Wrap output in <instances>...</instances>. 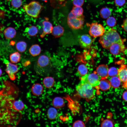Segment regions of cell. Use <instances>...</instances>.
Masks as SVG:
<instances>
[{"mask_svg":"<svg viewBox=\"0 0 127 127\" xmlns=\"http://www.w3.org/2000/svg\"><path fill=\"white\" fill-rule=\"evenodd\" d=\"M123 40L116 30L111 28L105 32L100 37L99 41L103 48L109 49L113 44Z\"/></svg>","mask_w":127,"mask_h":127,"instance_id":"6da1fadb","label":"cell"},{"mask_svg":"<svg viewBox=\"0 0 127 127\" xmlns=\"http://www.w3.org/2000/svg\"><path fill=\"white\" fill-rule=\"evenodd\" d=\"M93 87L86 83L80 82L76 86V89L78 95L87 100L93 98L95 95Z\"/></svg>","mask_w":127,"mask_h":127,"instance_id":"7a4b0ae2","label":"cell"},{"mask_svg":"<svg viewBox=\"0 0 127 127\" xmlns=\"http://www.w3.org/2000/svg\"><path fill=\"white\" fill-rule=\"evenodd\" d=\"M67 23L69 26L73 29H82L83 27L84 21V16L74 15L71 12L69 14L67 19Z\"/></svg>","mask_w":127,"mask_h":127,"instance_id":"3957f363","label":"cell"},{"mask_svg":"<svg viewBox=\"0 0 127 127\" xmlns=\"http://www.w3.org/2000/svg\"><path fill=\"white\" fill-rule=\"evenodd\" d=\"M42 7V6L38 2L33 1L24 5L23 8L29 16L37 18L38 17Z\"/></svg>","mask_w":127,"mask_h":127,"instance_id":"277c9868","label":"cell"},{"mask_svg":"<svg viewBox=\"0 0 127 127\" xmlns=\"http://www.w3.org/2000/svg\"><path fill=\"white\" fill-rule=\"evenodd\" d=\"M87 24L90 27L89 31V34L94 38L101 37L105 32L103 26L97 22L92 23L91 24L87 23Z\"/></svg>","mask_w":127,"mask_h":127,"instance_id":"5b68a950","label":"cell"},{"mask_svg":"<svg viewBox=\"0 0 127 127\" xmlns=\"http://www.w3.org/2000/svg\"><path fill=\"white\" fill-rule=\"evenodd\" d=\"M99 76L96 71L92 73L82 76L80 78L81 82L86 83L93 87L98 86L100 80Z\"/></svg>","mask_w":127,"mask_h":127,"instance_id":"8992f818","label":"cell"},{"mask_svg":"<svg viewBox=\"0 0 127 127\" xmlns=\"http://www.w3.org/2000/svg\"><path fill=\"white\" fill-rule=\"evenodd\" d=\"M126 47L123 40L115 43L112 44L109 49L110 53L114 55H116L123 52Z\"/></svg>","mask_w":127,"mask_h":127,"instance_id":"52a82bcc","label":"cell"},{"mask_svg":"<svg viewBox=\"0 0 127 127\" xmlns=\"http://www.w3.org/2000/svg\"><path fill=\"white\" fill-rule=\"evenodd\" d=\"M6 71L11 80H13L16 79L15 74L18 71L17 66L9 62L6 63Z\"/></svg>","mask_w":127,"mask_h":127,"instance_id":"ba28073f","label":"cell"},{"mask_svg":"<svg viewBox=\"0 0 127 127\" xmlns=\"http://www.w3.org/2000/svg\"><path fill=\"white\" fill-rule=\"evenodd\" d=\"M79 41L81 47L85 49L89 48L93 42L91 36L88 34L82 35L80 37Z\"/></svg>","mask_w":127,"mask_h":127,"instance_id":"9c48e42d","label":"cell"},{"mask_svg":"<svg viewBox=\"0 0 127 127\" xmlns=\"http://www.w3.org/2000/svg\"><path fill=\"white\" fill-rule=\"evenodd\" d=\"M108 70L107 65L102 64L99 65L97 67L96 71L101 79H107L108 76Z\"/></svg>","mask_w":127,"mask_h":127,"instance_id":"30bf717a","label":"cell"},{"mask_svg":"<svg viewBox=\"0 0 127 127\" xmlns=\"http://www.w3.org/2000/svg\"><path fill=\"white\" fill-rule=\"evenodd\" d=\"M118 75L121 81L123 83L127 81V65H121L118 70Z\"/></svg>","mask_w":127,"mask_h":127,"instance_id":"8fae6325","label":"cell"},{"mask_svg":"<svg viewBox=\"0 0 127 127\" xmlns=\"http://www.w3.org/2000/svg\"><path fill=\"white\" fill-rule=\"evenodd\" d=\"M42 24L43 32L40 35V37L42 38L44 37L46 34L52 33L53 28L52 24L48 20L44 21Z\"/></svg>","mask_w":127,"mask_h":127,"instance_id":"7c38bea8","label":"cell"},{"mask_svg":"<svg viewBox=\"0 0 127 127\" xmlns=\"http://www.w3.org/2000/svg\"><path fill=\"white\" fill-rule=\"evenodd\" d=\"M50 59L49 57L45 55L40 56L37 61V65L39 67L43 68L48 66L50 63Z\"/></svg>","mask_w":127,"mask_h":127,"instance_id":"4fadbf2b","label":"cell"},{"mask_svg":"<svg viewBox=\"0 0 127 127\" xmlns=\"http://www.w3.org/2000/svg\"><path fill=\"white\" fill-rule=\"evenodd\" d=\"M44 88L42 85L39 83H36L32 86L31 91L33 95L36 96H39L43 93Z\"/></svg>","mask_w":127,"mask_h":127,"instance_id":"5bb4252c","label":"cell"},{"mask_svg":"<svg viewBox=\"0 0 127 127\" xmlns=\"http://www.w3.org/2000/svg\"><path fill=\"white\" fill-rule=\"evenodd\" d=\"M4 34L6 39H11L16 36V31L14 28L11 27H8L4 30Z\"/></svg>","mask_w":127,"mask_h":127,"instance_id":"9a60e30c","label":"cell"},{"mask_svg":"<svg viewBox=\"0 0 127 127\" xmlns=\"http://www.w3.org/2000/svg\"><path fill=\"white\" fill-rule=\"evenodd\" d=\"M98 86L99 88L103 91L108 90L111 86L110 81L107 79H101Z\"/></svg>","mask_w":127,"mask_h":127,"instance_id":"2e32d148","label":"cell"},{"mask_svg":"<svg viewBox=\"0 0 127 127\" xmlns=\"http://www.w3.org/2000/svg\"><path fill=\"white\" fill-rule=\"evenodd\" d=\"M24 104L23 102L20 100H13L12 103V107L14 110L19 112L23 110L24 108Z\"/></svg>","mask_w":127,"mask_h":127,"instance_id":"e0dca14e","label":"cell"},{"mask_svg":"<svg viewBox=\"0 0 127 127\" xmlns=\"http://www.w3.org/2000/svg\"><path fill=\"white\" fill-rule=\"evenodd\" d=\"M64 32L63 28L60 25L54 26L52 32V35L55 38L60 37L63 35Z\"/></svg>","mask_w":127,"mask_h":127,"instance_id":"ac0fdd59","label":"cell"},{"mask_svg":"<svg viewBox=\"0 0 127 127\" xmlns=\"http://www.w3.org/2000/svg\"><path fill=\"white\" fill-rule=\"evenodd\" d=\"M52 104L56 108H60L64 105V100L62 98L57 97L54 98L52 101Z\"/></svg>","mask_w":127,"mask_h":127,"instance_id":"d6986e66","label":"cell"},{"mask_svg":"<svg viewBox=\"0 0 127 127\" xmlns=\"http://www.w3.org/2000/svg\"><path fill=\"white\" fill-rule=\"evenodd\" d=\"M30 53L32 56H35L39 55L41 52V48L38 44L32 45L29 49Z\"/></svg>","mask_w":127,"mask_h":127,"instance_id":"ffe728a7","label":"cell"},{"mask_svg":"<svg viewBox=\"0 0 127 127\" xmlns=\"http://www.w3.org/2000/svg\"><path fill=\"white\" fill-rule=\"evenodd\" d=\"M54 80L51 77L48 76L45 78L43 80V83L44 87L47 88L52 87L54 83Z\"/></svg>","mask_w":127,"mask_h":127,"instance_id":"44dd1931","label":"cell"},{"mask_svg":"<svg viewBox=\"0 0 127 127\" xmlns=\"http://www.w3.org/2000/svg\"><path fill=\"white\" fill-rule=\"evenodd\" d=\"M58 111L54 107H51L48 110L47 115L48 119L51 120L55 119L58 115Z\"/></svg>","mask_w":127,"mask_h":127,"instance_id":"7402d4cb","label":"cell"},{"mask_svg":"<svg viewBox=\"0 0 127 127\" xmlns=\"http://www.w3.org/2000/svg\"><path fill=\"white\" fill-rule=\"evenodd\" d=\"M21 55L18 52H15L11 54L9 59L11 62L13 64L17 63L20 61Z\"/></svg>","mask_w":127,"mask_h":127,"instance_id":"603a6c76","label":"cell"},{"mask_svg":"<svg viewBox=\"0 0 127 127\" xmlns=\"http://www.w3.org/2000/svg\"><path fill=\"white\" fill-rule=\"evenodd\" d=\"M110 81L111 86L114 88L118 87L120 85V80L118 77L116 76L112 77Z\"/></svg>","mask_w":127,"mask_h":127,"instance_id":"cb8c5ba5","label":"cell"},{"mask_svg":"<svg viewBox=\"0 0 127 127\" xmlns=\"http://www.w3.org/2000/svg\"><path fill=\"white\" fill-rule=\"evenodd\" d=\"M111 12L108 8L104 7L102 8L100 11L101 17L103 19H107L111 15Z\"/></svg>","mask_w":127,"mask_h":127,"instance_id":"d4e9b609","label":"cell"},{"mask_svg":"<svg viewBox=\"0 0 127 127\" xmlns=\"http://www.w3.org/2000/svg\"><path fill=\"white\" fill-rule=\"evenodd\" d=\"M27 47V44L26 42L20 41L17 42L16 48L18 51L20 52H24L26 50Z\"/></svg>","mask_w":127,"mask_h":127,"instance_id":"484cf974","label":"cell"},{"mask_svg":"<svg viewBox=\"0 0 127 127\" xmlns=\"http://www.w3.org/2000/svg\"><path fill=\"white\" fill-rule=\"evenodd\" d=\"M71 12L75 16H80L83 15V8L81 7L74 6Z\"/></svg>","mask_w":127,"mask_h":127,"instance_id":"4316f807","label":"cell"},{"mask_svg":"<svg viewBox=\"0 0 127 127\" xmlns=\"http://www.w3.org/2000/svg\"><path fill=\"white\" fill-rule=\"evenodd\" d=\"M26 31L29 35L33 36H36L37 34L38 30L36 26H32L26 29Z\"/></svg>","mask_w":127,"mask_h":127,"instance_id":"83f0119b","label":"cell"},{"mask_svg":"<svg viewBox=\"0 0 127 127\" xmlns=\"http://www.w3.org/2000/svg\"><path fill=\"white\" fill-rule=\"evenodd\" d=\"M78 71L79 73L82 76L87 74L88 70L87 67L84 64H81L78 67Z\"/></svg>","mask_w":127,"mask_h":127,"instance_id":"f1b7e54d","label":"cell"},{"mask_svg":"<svg viewBox=\"0 0 127 127\" xmlns=\"http://www.w3.org/2000/svg\"><path fill=\"white\" fill-rule=\"evenodd\" d=\"M107 25L108 26L112 27L116 24L117 21L115 18L113 17H109L107 19L106 21Z\"/></svg>","mask_w":127,"mask_h":127,"instance_id":"f546056e","label":"cell"},{"mask_svg":"<svg viewBox=\"0 0 127 127\" xmlns=\"http://www.w3.org/2000/svg\"><path fill=\"white\" fill-rule=\"evenodd\" d=\"M108 76L112 77L116 76L118 75V70L115 67H112L109 69Z\"/></svg>","mask_w":127,"mask_h":127,"instance_id":"4dcf8cb0","label":"cell"},{"mask_svg":"<svg viewBox=\"0 0 127 127\" xmlns=\"http://www.w3.org/2000/svg\"><path fill=\"white\" fill-rule=\"evenodd\" d=\"M101 127H113L114 125L112 122L111 120L106 119L103 120L101 124Z\"/></svg>","mask_w":127,"mask_h":127,"instance_id":"1f68e13d","label":"cell"},{"mask_svg":"<svg viewBox=\"0 0 127 127\" xmlns=\"http://www.w3.org/2000/svg\"><path fill=\"white\" fill-rule=\"evenodd\" d=\"M11 4L14 8H17L21 6L22 2L21 0H11Z\"/></svg>","mask_w":127,"mask_h":127,"instance_id":"d6a6232c","label":"cell"},{"mask_svg":"<svg viewBox=\"0 0 127 127\" xmlns=\"http://www.w3.org/2000/svg\"><path fill=\"white\" fill-rule=\"evenodd\" d=\"M84 0H73L72 3L74 6L81 7L83 4Z\"/></svg>","mask_w":127,"mask_h":127,"instance_id":"836d02e7","label":"cell"},{"mask_svg":"<svg viewBox=\"0 0 127 127\" xmlns=\"http://www.w3.org/2000/svg\"><path fill=\"white\" fill-rule=\"evenodd\" d=\"M73 127H85V125L82 121L78 120L75 122L73 124Z\"/></svg>","mask_w":127,"mask_h":127,"instance_id":"e575fe53","label":"cell"},{"mask_svg":"<svg viewBox=\"0 0 127 127\" xmlns=\"http://www.w3.org/2000/svg\"><path fill=\"white\" fill-rule=\"evenodd\" d=\"M114 3L115 5L119 7H122L125 3V0H114Z\"/></svg>","mask_w":127,"mask_h":127,"instance_id":"d590c367","label":"cell"},{"mask_svg":"<svg viewBox=\"0 0 127 127\" xmlns=\"http://www.w3.org/2000/svg\"><path fill=\"white\" fill-rule=\"evenodd\" d=\"M121 27L124 31L127 32V17L123 20Z\"/></svg>","mask_w":127,"mask_h":127,"instance_id":"8d00e7d4","label":"cell"},{"mask_svg":"<svg viewBox=\"0 0 127 127\" xmlns=\"http://www.w3.org/2000/svg\"><path fill=\"white\" fill-rule=\"evenodd\" d=\"M122 96L123 99L127 102V91H125L123 93Z\"/></svg>","mask_w":127,"mask_h":127,"instance_id":"74e56055","label":"cell"},{"mask_svg":"<svg viewBox=\"0 0 127 127\" xmlns=\"http://www.w3.org/2000/svg\"><path fill=\"white\" fill-rule=\"evenodd\" d=\"M123 86L124 87L127 89V81L123 83Z\"/></svg>","mask_w":127,"mask_h":127,"instance_id":"f35d334b","label":"cell"},{"mask_svg":"<svg viewBox=\"0 0 127 127\" xmlns=\"http://www.w3.org/2000/svg\"><path fill=\"white\" fill-rule=\"evenodd\" d=\"M2 71L1 69L0 68V77L1 76L2 74Z\"/></svg>","mask_w":127,"mask_h":127,"instance_id":"ab89813d","label":"cell"},{"mask_svg":"<svg viewBox=\"0 0 127 127\" xmlns=\"http://www.w3.org/2000/svg\"><path fill=\"white\" fill-rule=\"evenodd\" d=\"M60 1H64L65 0H58Z\"/></svg>","mask_w":127,"mask_h":127,"instance_id":"60d3db41","label":"cell"},{"mask_svg":"<svg viewBox=\"0 0 127 127\" xmlns=\"http://www.w3.org/2000/svg\"><path fill=\"white\" fill-rule=\"evenodd\" d=\"M42 0L43 1H47V0Z\"/></svg>","mask_w":127,"mask_h":127,"instance_id":"b9f144b4","label":"cell"},{"mask_svg":"<svg viewBox=\"0 0 127 127\" xmlns=\"http://www.w3.org/2000/svg\"><path fill=\"white\" fill-rule=\"evenodd\" d=\"M1 94V92L0 91V95Z\"/></svg>","mask_w":127,"mask_h":127,"instance_id":"7bdbcfd3","label":"cell"}]
</instances>
